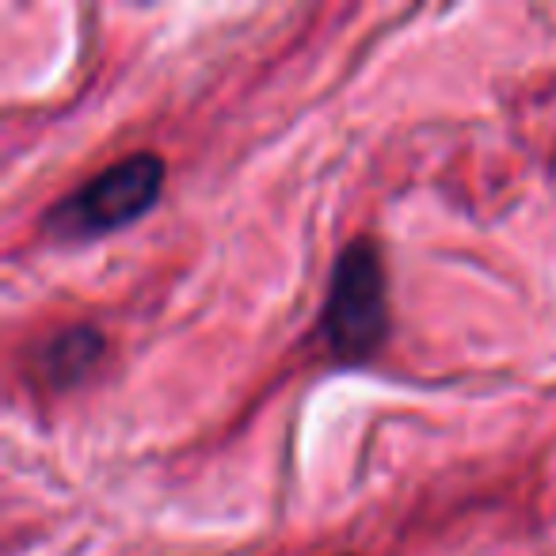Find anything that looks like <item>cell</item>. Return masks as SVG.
<instances>
[{"label":"cell","instance_id":"1","mask_svg":"<svg viewBox=\"0 0 556 556\" xmlns=\"http://www.w3.org/2000/svg\"><path fill=\"white\" fill-rule=\"evenodd\" d=\"M320 332H325L332 355L343 363H363V358L378 355L386 343L389 282L381 252L370 237H355L336 260Z\"/></svg>","mask_w":556,"mask_h":556},{"label":"cell","instance_id":"3","mask_svg":"<svg viewBox=\"0 0 556 556\" xmlns=\"http://www.w3.org/2000/svg\"><path fill=\"white\" fill-rule=\"evenodd\" d=\"M103 355V332L92 325H70L62 332H54L39 348V374L47 378V386L70 389L77 381H85L92 374V366Z\"/></svg>","mask_w":556,"mask_h":556},{"label":"cell","instance_id":"2","mask_svg":"<svg viewBox=\"0 0 556 556\" xmlns=\"http://www.w3.org/2000/svg\"><path fill=\"white\" fill-rule=\"evenodd\" d=\"M164 187V161L156 153H134L103 168L85 187L54 202L47 214V232L54 240H96L123 225L138 222L156 206Z\"/></svg>","mask_w":556,"mask_h":556}]
</instances>
